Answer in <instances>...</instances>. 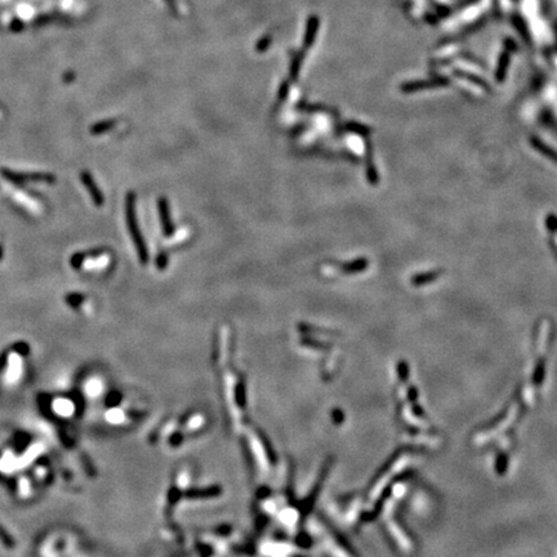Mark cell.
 Listing matches in <instances>:
<instances>
[{
    "instance_id": "obj_2",
    "label": "cell",
    "mask_w": 557,
    "mask_h": 557,
    "mask_svg": "<svg viewBox=\"0 0 557 557\" xmlns=\"http://www.w3.org/2000/svg\"><path fill=\"white\" fill-rule=\"evenodd\" d=\"M53 409L57 414L68 417V415L73 414L74 405L69 400H61V399H59V400L54 401Z\"/></svg>"
},
{
    "instance_id": "obj_4",
    "label": "cell",
    "mask_w": 557,
    "mask_h": 557,
    "mask_svg": "<svg viewBox=\"0 0 557 557\" xmlns=\"http://www.w3.org/2000/svg\"><path fill=\"white\" fill-rule=\"evenodd\" d=\"M98 388H100V383L98 382H89L87 384V391L89 395H97Z\"/></svg>"
},
{
    "instance_id": "obj_1",
    "label": "cell",
    "mask_w": 557,
    "mask_h": 557,
    "mask_svg": "<svg viewBox=\"0 0 557 557\" xmlns=\"http://www.w3.org/2000/svg\"><path fill=\"white\" fill-rule=\"evenodd\" d=\"M132 195L129 196V199H128V222H129V226H130V231H132V235L135 236V240H136V244H137V249H138V253H140V257H141V260H142L143 264H146L147 262V252H146V247L143 245L142 243V239H141V235L140 233H138V228H137V222H136V214L135 212H133V205H132Z\"/></svg>"
},
{
    "instance_id": "obj_3",
    "label": "cell",
    "mask_w": 557,
    "mask_h": 557,
    "mask_svg": "<svg viewBox=\"0 0 557 557\" xmlns=\"http://www.w3.org/2000/svg\"><path fill=\"white\" fill-rule=\"evenodd\" d=\"M160 210H161V219H162V223H164V230H166L167 234H171L172 233V226H171V221H169L168 218V208H167V202L166 204H164V202L160 203Z\"/></svg>"
}]
</instances>
